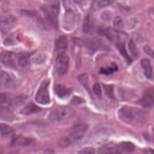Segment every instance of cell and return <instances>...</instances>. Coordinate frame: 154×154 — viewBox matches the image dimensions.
Segmentation results:
<instances>
[{"label":"cell","mask_w":154,"mask_h":154,"mask_svg":"<svg viewBox=\"0 0 154 154\" xmlns=\"http://www.w3.org/2000/svg\"><path fill=\"white\" fill-rule=\"evenodd\" d=\"M41 10L44 14V29H57L58 28V16L60 11V4L55 0L46 2L42 6Z\"/></svg>","instance_id":"obj_1"},{"label":"cell","mask_w":154,"mask_h":154,"mask_svg":"<svg viewBox=\"0 0 154 154\" xmlns=\"http://www.w3.org/2000/svg\"><path fill=\"white\" fill-rule=\"evenodd\" d=\"M119 119L128 124L140 123L144 120V114L141 110L129 106H123L118 111Z\"/></svg>","instance_id":"obj_2"},{"label":"cell","mask_w":154,"mask_h":154,"mask_svg":"<svg viewBox=\"0 0 154 154\" xmlns=\"http://www.w3.org/2000/svg\"><path fill=\"white\" fill-rule=\"evenodd\" d=\"M80 20L79 14L72 8H66V11L64 15L62 22L63 28L66 31L72 30Z\"/></svg>","instance_id":"obj_3"},{"label":"cell","mask_w":154,"mask_h":154,"mask_svg":"<svg viewBox=\"0 0 154 154\" xmlns=\"http://www.w3.org/2000/svg\"><path fill=\"white\" fill-rule=\"evenodd\" d=\"M74 111L68 106H60L49 114V119L52 121H63L67 120L74 115Z\"/></svg>","instance_id":"obj_4"},{"label":"cell","mask_w":154,"mask_h":154,"mask_svg":"<svg viewBox=\"0 0 154 154\" xmlns=\"http://www.w3.org/2000/svg\"><path fill=\"white\" fill-rule=\"evenodd\" d=\"M69 57L65 52H58L55 58V70L59 76L64 75L69 68Z\"/></svg>","instance_id":"obj_5"},{"label":"cell","mask_w":154,"mask_h":154,"mask_svg":"<svg viewBox=\"0 0 154 154\" xmlns=\"http://www.w3.org/2000/svg\"><path fill=\"white\" fill-rule=\"evenodd\" d=\"M49 83V79H45L40 84L35 96V100L37 103L42 105H46L50 102L48 91Z\"/></svg>","instance_id":"obj_6"},{"label":"cell","mask_w":154,"mask_h":154,"mask_svg":"<svg viewBox=\"0 0 154 154\" xmlns=\"http://www.w3.org/2000/svg\"><path fill=\"white\" fill-rule=\"evenodd\" d=\"M73 42L77 45L80 46H84L89 51L93 52L99 49L102 45L100 40L97 38H91L84 40L81 38H75Z\"/></svg>","instance_id":"obj_7"},{"label":"cell","mask_w":154,"mask_h":154,"mask_svg":"<svg viewBox=\"0 0 154 154\" xmlns=\"http://www.w3.org/2000/svg\"><path fill=\"white\" fill-rule=\"evenodd\" d=\"M100 34L105 36L111 42H115L116 43L123 42L122 41L127 37V35L123 32L119 31L113 28H106L100 31Z\"/></svg>","instance_id":"obj_8"},{"label":"cell","mask_w":154,"mask_h":154,"mask_svg":"<svg viewBox=\"0 0 154 154\" xmlns=\"http://www.w3.org/2000/svg\"><path fill=\"white\" fill-rule=\"evenodd\" d=\"M87 129L88 126L85 124L75 125L71 128L68 138L72 143L78 141L84 137Z\"/></svg>","instance_id":"obj_9"},{"label":"cell","mask_w":154,"mask_h":154,"mask_svg":"<svg viewBox=\"0 0 154 154\" xmlns=\"http://www.w3.org/2000/svg\"><path fill=\"white\" fill-rule=\"evenodd\" d=\"M17 19L13 15L0 16V32L6 33L10 31L16 24Z\"/></svg>","instance_id":"obj_10"},{"label":"cell","mask_w":154,"mask_h":154,"mask_svg":"<svg viewBox=\"0 0 154 154\" xmlns=\"http://www.w3.org/2000/svg\"><path fill=\"white\" fill-rule=\"evenodd\" d=\"M16 55L13 52H4L0 55V61L5 66L16 69V66L15 63Z\"/></svg>","instance_id":"obj_11"},{"label":"cell","mask_w":154,"mask_h":154,"mask_svg":"<svg viewBox=\"0 0 154 154\" xmlns=\"http://www.w3.org/2000/svg\"><path fill=\"white\" fill-rule=\"evenodd\" d=\"M153 98H154V92L153 88L148 89L141 99L140 100V104L144 107L149 108L152 107L153 105Z\"/></svg>","instance_id":"obj_12"},{"label":"cell","mask_w":154,"mask_h":154,"mask_svg":"<svg viewBox=\"0 0 154 154\" xmlns=\"http://www.w3.org/2000/svg\"><path fill=\"white\" fill-rule=\"evenodd\" d=\"M55 94L60 98H66L68 97L72 93L71 89L67 88L63 84H57L54 88Z\"/></svg>","instance_id":"obj_13"},{"label":"cell","mask_w":154,"mask_h":154,"mask_svg":"<svg viewBox=\"0 0 154 154\" xmlns=\"http://www.w3.org/2000/svg\"><path fill=\"white\" fill-rule=\"evenodd\" d=\"M98 154H121V150L118 146L105 144L100 147Z\"/></svg>","instance_id":"obj_14"},{"label":"cell","mask_w":154,"mask_h":154,"mask_svg":"<svg viewBox=\"0 0 154 154\" xmlns=\"http://www.w3.org/2000/svg\"><path fill=\"white\" fill-rule=\"evenodd\" d=\"M13 143L19 146H32L35 144V141L31 138L19 136L14 139Z\"/></svg>","instance_id":"obj_15"},{"label":"cell","mask_w":154,"mask_h":154,"mask_svg":"<svg viewBox=\"0 0 154 154\" xmlns=\"http://www.w3.org/2000/svg\"><path fill=\"white\" fill-rule=\"evenodd\" d=\"M0 84L7 88H13L15 85L14 81L6 72L0 73Z\"/></svg>","instance_id":"obj_16"},{"label":"cell","mask_w":154,"mask_h":154,"mask_svg":"<svg viewBox=\"0 0 154 154\" xmlns=\"http://www.w3.org/2000/svg\"><path fill=\"white\" fill-rule=\"evenodd\" d=\"M141 64L144 70V73L146 78L149 79H153V69L150 63V61L147 58H144L141 60Z\"/></svg>","instance_id":"obj_17"},{"label":"cell","mask_w":154,"mask_h":154,"mask_svg":"<svg viewBox=\"0 0 154 154\" xmlns=\"http://www.w3.org/2000/svg\"><path fill=\"white\" fill-rule=\"evenodd\" d=\"M67 48V40L65 36L61 35L58 37L55 42V51L58 52H65Z\"/></svg>","instance_id":"obj_18"},{"label":"cell","mask_w":154,"mask_h":154,"mask_svg":"<svg viewBox=\"0 0 154 154\" xmlns=\"http://www.w3.org/2000/svg\"><path fill=\"white\" fill-rule=\"evenodd\" d=\"M41 111V108L32 102L27 103L22 109L21 112L24 115H30Z\"/></svg>","instance_id":"obj_19"},{"label":"cell","mask_w":154,"mask_h":154,"mask_svg":"<svg viewBox=\"0 0 154 154\" xmlns=\"http://www.w3.org/2000/svg\"><path fill=\"white\" fill-rule=\"evenodd\" d=\"M31 54L28 52H22L16 55V59L17 64L20 66H25L28 63Z\"/></svg>","instance_id":"obj_20"},{"label":"cell","mask_w":154,"mask_h":154,"mask_svg":"<svg viewBox=\"0 0 154 154\" xmlns=\"http://www.w3.org/2000/svg\"><path fill=\"white\" fill-rule=\"evenodd\" d=\"M114 1V0H93L92 7L94 10H99L111 5Z\"/></svg>","instance_id":"obj_21"},{"label":"cell","mask_w":154,"mask_h":154,"mask_svg":"<svg viewBox=\"0 0 154 154\" xmlns=\"http://www.w3.org/2000/svg\"><path fill=\"white\" fill-rule=\"evenodd\" d=\"M121 152H123L125 153H131L134 150L135 146L131 142H122L118 145Z\"/></svg>","instance_id":"obj_22"},{"label":"cell","mask_w":154,"mask_h":154,"mask_svg":"<svg viewBox=\"0 0 154 154\" xmlns=\"http://www.w3.org/2000/svg\"><path fill=\"white\" fill-rule=\"evenodd\" d=\"M116 46L118 49V50L119 51L120 53L124 57V58L127 61H128L129 63L131 62V58L130 57V56L129 55L126 48H125V44L124 42H120V43H116Z\"/></svg>","instance_id":"obj_23"},{"label":"cell","mask_w":154,"mask_h":154,"mask_svg":"<svg viewBox=\"0 0 154 154\" xmlns=\"http://www.w3.org/2000/svg\"><path fill=\"white\" fill-rule=\"evenodd\" d=\"M118 70V67L117 65L114 63H112V65L111 66L103 68L102 67L100 69L99 73L104 75H110L114 73V72H117Z\"/></svg>","instance_id":"obj_24"},{"label":"cell","mask_w":154,"mask_h":154,"mask_svg":"<svg viewBox=\"0 0 154 154\" xmlns=\"http://www.w3.org/2000/svg\"><path fill=\"white\" fill-rule=\"evenodd\" d=\"M93 28H94V25L92 20L89 17H87L83 24V27H82L83 31L85 33L89 34L93 31Z\"/></svg>","instance_id":"obj_25"},{"label":"cell","mask_w":154,"mask_h":154,"mask_svg":"<svg viewBox=\"0 0 154 154\" xmlns=\"http://www.w3.org/2000/svg\"><path fill=\"white\" fill-rule=\"evenodd\" d=\"M26 99L27 96L25 95L21 94L17 96L12 100V101L11 102V105L13 107H18L23 104Z\"/></svg>","instance_id":"obj_26"},{"label":"cell","mask_w":154,"mask_h":154,"mask_svg":"<svg viewBox=\"0 0 154 154\" xmlns=\"http://www.w3.org/2000/svg\"><path fill=\"white\" fill-rule=\"evenodd\" d=\"M13 132V129L10 125L0 123V134L2 135L8 136Z\"/></svg>","instance_id":"obj_27"},{"label":"cell","mask_w":154,"mask_h":154,"mask_svg":"<svg viewBox=\"0 0 154 154\" xmlns=\"http://www.w3.org/2000/svg\"><path fill=\"white\" fill-rule=\"evenodd\" d=\"M103 89L105 90V94L106 96L112 99H114V86L112 85H103Z\"/></svg>","instance_id":"obj_28"},{"label":"cell","mask_w":154,"mask_h":154,"mask_svg":"<svg viewBox=\"0 0 154 154\" xmlns=\"http://www.w3.org/2000/svg\"><path fill=\"white\" fill-rule=\"evenodd\" d=\"M128 48L129 50L131 52V54H132V56H134V57H137L138 55V49L135 44V43L133 42V40H131L129 43H128Z\"/></svg>","instance_id":"obj_29"},{"label":"cell","mask_w":154,"mask_h":154,"mask_svg":"<svg viewBox=\"0 0 154 154\" xmlns=\"http://www.w3.org/2000/svg\"><path fill=\"white\" fill-rule=\"evenodd\" d=\"M78 79L82 85L88 90L89 93H90V88L88 85V76L86 74H82L78 76Z\"/></svg>","instance_id":"obj_30"},{"label":"cell","mask_w":154,"mask_h":154,"mask_svg":"<svg viewBox=\"0 0 154 154\" xmlns=\"http://www.w3.org/2000/svg\"><path fill=\"white\" fill-rule=\"evenodd\" d=\"M16 42H17L16 36L13 34H11L8 37H7V38L4 40V44L7 46L13 45L16 43Z\"/></svg>","instance_id":"obj_31"},{"label":"cell","mask_w":154,"mask_h":154,"mask_svg":"<svg viewBox=\"0 0 154 154\" xmlns=\"http://www.w3.org/2000/svg\"><path fill=\"white\" fill-rule=\"evenodd\" d=\"M72 143V141L68 138V137H64L60 140L58 142V145L61 147H66L70 145Z\"/></svg>","instance_id":"obj_32"},{"label":"cell","mask_w":154,"mask_h":154,"mask_svg":"<svg viewBox=\"0 0 154 154\" xmlns=\"http://www.w3.org/2000/svg\"><path fill=\"white\" fill-rule=\"evenodd\" d=\"M93 90L94 93V94L98 96L99 97H101L102 94V91H101V87L99 83H95L93 87Z\"/></svg>","instance_id":"obj_33"},{"label":"cell","mask_w":154,"mask_h":154,"mask_svg":"<svg viewBox=\"0 0 154 154\" xmlns=\"http://www.w3.org/2000/svg\"><path fill=\"white\" fill-rule=\"evenodd\" d=\"M113 25L116 28H121L123 26V21L120 16H116L113 21Z\"/></svg>","instance_id":"obj_34"},{"label":"cell","mask_w":154,"mask_h":154,"mask_svg":"<svg viewBox=\"0 0 154 154\" xmlns=\"http://www.w3.org/2000/svg\"><path fill=\"white\" fill-rule=\"evenodd\" d=\"M144 52L147 54L149 55L150 57H151L152 58H153V55H154V54H153V51L152 50V49L148 45H146L144 46Z\"/></svg>","instance_id":"obj_35"},{"label":"cell","mask_w":154,"mask_h":154,"mask_svg":"<svg viewBox=\"0 0 154 154\" xmlns=\"http://www.w3.org/2000/svg\"><path fill=\"white\" fill-rule=\"evenodd\" d=\"M8 97L5 93H0V103H5L7 102Z\"/></svg>","instance_id":"obj_36"},{"label":"cell","mask_w":154,"mask_h":154,"mask_svg":"<svg viewBox=\"0 0 154 154\" xmlns=\"http://www.w3.org/2000/svg\"><path fill=\"white\" fill-rule=\"evenodd\" d=\"M111 14H110L109 12H108V11H105L102 15V18L105 20H109L110 19H111Z\"/></svg>","instance_id":"obj_37"},{"label":"cell","mask_w":154,"mask_h":154,"mask_svg":"<svg viewBox=\"0 0 154 154\" xmlns=\"http://www.w3.org/2000/svg\"><path fill=\"white\" fill-rule=\"evenodd\" d=\"M88 1V0H73L74 3L80 6H83L85 5L87 3Z\"/></svg>","instance_id":"obj_38"},{"label":"cell","mask_w":154,"mask_h":154,"mask_svg":"<svg viewBox=\"0 0 154 154\" xmlns=\"http://www.w3.org/2000/svg\"><path fill=\"white\" fill-rule=\"evenodd\" d=\"M143 152L144 154H153V150L150 148L144 149L143 150Z\"/></svg>","instance_id":"obj_39"},{"label":"cell","mask_w":154,"mask_h":154,"mask_svg":"<svg viewBox=\"0 0 154 154\" xmlns=\"http://www.w3.org/2000/svg\"><path fill=\"white\" fill-rule=\"evenodd\" d=\"M84 154H94V151L93 149H86L84 150Z\"/></svg>","instance_id":"obj_40"},{"label":"cell","mask_w":154,"mask_h":154,"mask_svg":"<svg viewBox=\"0 0 154 154\" xmlns=\"http://www.w3.org/2000/svg\"><path fill=\"white\" fill-rule=\"evenodd\" d=\"M73 102L75 103H81L82 102V99L81 98H78V97H75L73 100Z\"/></svg>","instance_id":"obj_41"},{"label":"cell","mask_w":154,"mask_h":154,"mask_svg":"<svg viewBox=\"0 0 154 154\" xmlns=\"http://www.w3.org/2000/svg\"><path fill=\"white\" fill-rule=\"evenodd\" d=\"M45 1H47V2H50V1H55V0H45Z\"/></svg>","instance_id":"obj_42"}]
</instances>
